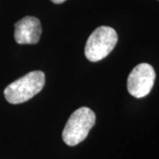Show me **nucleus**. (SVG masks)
Here are the masks:
<instances>
[{
  "label": "nucleus",
  "instance_id": "nucleus-1",
  "mask_svg": "<svg viewBox=\"0 0 159 159\" xmlns=\"http://www.w3.org/2000/svg\"><path fill=\"white\" fill-rule=\"evenodd\" d=\"M45 84V75L42 71H33L7 86L4 91L6 101L19 104L29 101L42 90Z\"/></svg>",
  "mask_w": 159,
  "mask_h": 159
},
{
  "label": "nucleus",
  "instance_id": "nucleus-2",
  "mask_svg": "<svg viewBox=\"0 0 159 159\" xmlns=\"http://www.w3.org/2000/svg\"><path fill=\"white\" fill-rule=\"evenodd\" d=\"M96 124V114L88 107L76 110L70 116L63 130L62 138L68 146H76L85 140Z\"/></svg>",
  "mask_w": 159,
  "mask_h": 159
},
{
  "label": "nucleus",
  "instance_id": "nucleus-3",
  "mask_svg": "<svg viewBox=\"0 0 159 159\" xmlns=\"http://www.w3.org/2000/svg\"><path fill=\"white\" fill-rule=\"evenodd\" d=\"M118 43V34L111 27L97 28L89 35L85 46V56L90 62H98L111 52Z\"/></svg>",
  "mask_w": 159,
  "mask_h": 159
},
{
  "label": "nucleus",
  "instance_id": "nucleus-4",
  "mask_svg": "<svg viewBox=\"0 0 159 159\" xmlns=\"http://www.w3.org/2000/svg\"><path fill=\"white\" fill-rule=\"evenodd\" d=\"M156 79L155 70L147 63L136 66L127 79V89L131 96L142 98L148 96L154 86Z\"/></svg>",
  "mask_w": 159,
  "mask_h": 159
},
{
  "label": "nucleus",
  "instance_id": "nucleus-5",
  "mask_svg": "<svg viewBox=\"0 0 159 159\" xmlns=\"http://www.w3.org/2000/svg\"><path fill=\"white\" fill-rule=\"evenodd\" d=\"M14 38L19 44H35L42 34V25L35 17L27 16L14 24Z\"/></svg>",
  "mask_w": 159,
  "mask_h": 159
},
{
  "label": "nucleus",
  "instance_id": "nucleus-6",
  "mask_svg": "<svg viewBox=\"0 0 159 159\" xmlns=\"http://www.w3.org/2000/svg\"><path fill=\"white\" fill-rule=\"evenodd\" d=\"M66 0H51V2H53L54 4H62Z\"/></svg>",
  "mask_w": 159,
  "mask_h": 159
}]
</instances>
